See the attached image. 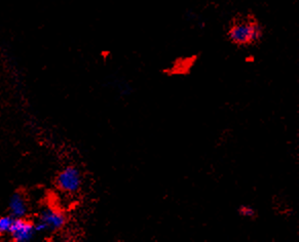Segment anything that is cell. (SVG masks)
I'll list each match as a JSON object with an SVG mask.
<instances>
[{"instance_id":"6da1fadb","label":"cell","mask_w":299,"mask_h":242,"mask_svg":"<svg viewBox=\"0 0 299 242\" xmlns=\"http://www.w3.org/2000/svg\"><path fill=\"white\" fill-rule=\"evenodd\" d=\"M264 34L263 26L252 16L237 18L228 30V40L236 46H251L261 41Z\"/></svg>"},{"instance_id":"7a4b0ae2","label":"cell","mask_w":299,"mask_h":242,"mask_svg":"<svg viewBox=\"0 0 299 242\" xmlns=\"http://www.w3.org/2000/svg\"><path fill=\"white\" fill-rule=\"evenodd\" d=\"M66 223L67 217L62 210L52 207H46L40 213L38 220L34 224V226L36 233L46 231L55 232L63 229Z\"/></svg>"},{"instance_id":"3957f363","label":"cell","mask_w":299,"mask_h":242,"mask_svg":"<svg viewBox=\"0 0 299 242\" xmlns=\"http://www.w3.org/2000/svg\"><path fill=\"white\" fill-rule=\"evenodd\" d=\"M57 186L66 193H76L83 186V175L80 170L73 165L65 167L57 176Z\"/></svg>"},{"instance_id":"277c9868","label":"cell","mask_w":299,"mask_h":242,"mask_svg":"<svg viewBox=\"0 0 299 242\" xmlns=\"http://www.w3.org/2000/svg\"><path fill=\"white\" fill-rule=\"evenodd\" d=\"M10 234L16 242H29L34 238L36 230L32 222L24 218H18L14 219Z\"/></svg>"},{"instance_id":"5b68a950","label":"cell","mask_w":299,"mask_h":242,"mask_svg":"<svg viewBox=\"0 0 299 242\" xmlns=\"http://www.w3.org/2000/svg\"><path fill=\"white\" fill-rule=\"evenodd\" d=\"M10 211L11 216L15 219L24 218L27 215L28 207L25 198L20 193H15L10 200Z\"/></svg>"},{"instance_id":"8992f818","label":"cell","mask_w":299,"mask_h":242,"mask_svg":"<svg viewBox=\"0 0 299 242\" xmlns=\"http://www.w3.org/2000/svg\"><path fill=\"white\" fill-rule=\"evenodd\" d=\"M236 213L241 218L247 219V220H252V221L255 220L258 216L256 208L253 205L247 204V203L238 205L236 208Z\"/></svg>"},{"instance_id":"52a82bcc","label":"cell","mask_w":299,"mask_h":242,"mask_svg":"<svg viewBox=\"0 0 299 242\" xmlns=\"http://www.w3.org/2000/svg\"><path fill=\"white\" fill-rule=\"evenodd\" d=\"M13 216H5L0 218V234L10 233L13 222H14Z\"/></svg>"}]
</instances>
